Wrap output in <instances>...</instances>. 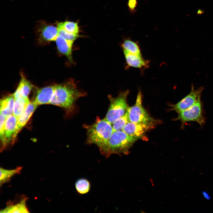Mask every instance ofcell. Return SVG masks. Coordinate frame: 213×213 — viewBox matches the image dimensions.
<instances>
[{"label": "cell", "instance_id": "obj_13", "mask_svg": "<svg viewBox=\"0 0 213 213\" xmlns=\"http://www.w3.org/2000/svg\"><path fill=\"white\" fill-rule=\"evenodd\" d=\"M28 199L23 196L19 202L14 203L9 202L7 206L1 210V213H28V210L27 207L26 202Z\"/></svg>", "mask_w": 213, "mask_h": 213}, {"label": "cell", "instance_id": "obj_6", "mask_svg": "<svg viewBox=\"0 0 213 213\" xmlns=\"http://www.w3.org/2000/svg\"><path fill=\"white\" fill-rule=\"evenodd\" d=\"M178 113L177 119L183 123L189 122H195L201 126H202L205 122L201 100L188 109Z\"/></svg>", "mask_w": 213, "mask_h": 213}, {"label": "cell", "instance_id": "obj_5", "mask_svg": "<svg viewBox=\"0 0 213 213\" xmlns=\"http://www.w3.org/2000/svg\"><path fill=\"white\" fill-rule=\"evenodd\" d=\"M130 122L135 123L154 122L144 108L142 105V95L140 91L137 94L135 103L129 107L127 111Z\"/></svg>", "mask_w": 213, "mask_h": 213}, {"label": "cell", "instance_id": "obj_16", "mask_svg": "<svg viewBox=\"0 0 213 213\" xmlns=\"http://www.w3.org/2000/svg\"><path fill=\"white\" fill-rule=\"evenodd\" d=\"M15 99L13 94L5 97L0 100V114L8 117L13 114Z\"/></svg>", "mask_w": 213, "mask_h": 213}, {"label": "cell", "instance_id": "obj_2", "mask_svg": "<svg viewBox=\"0 0 213 213\" xmlns=\"http://www.w3.org/2000/svg\"><path fill=\"white\" fill-rule=\"evenodd\" d=\"M137 140L122 130L114 131L107 142L99 148V150L106 157L114 154H127Z\"/></svg>", "mask_w": 213, "mask_h": 213}, {"label": "cell", "instance_id": "obj_3", "mask_svg": "<svg viewBox=\"0 0 213 213\" xmlns=\"http://www.w3.org/2000/svg\"><path fill=\"white\" fill-rule=\"evenodd\" d=\"M85 126L87 131V143L95 144L99 148L107 142L114 132L111 123L105 118H97L93 124Z\"/></svg>", "mask_w": 213, "mask_h": 213}, {"label": "cell", "instance_id": "obj_14", "mask_svg": "<svg viewBox=\"0 0 213 213\" xmlns=\"http://www.w3.org/2000/svg\"><path fill=\"white\" fill-rule=\"evenodd\" d=\"M55 41L59 51L66 56L70 62H73L72 48L73 43L59 35Z\"/></svg>", "mask_w": 213, "mask_h": 213}, {"label": "cell", "instance_id": "obj_18", "mask_svg": "<svg viewBox=\"0 0 213 213\" xmlns=\"http://www.w3.org/2000/svg\"><path fill=\"white\" fill-rule=\"evenodd\" d=\"M14 99L13 114L18 118L30 102L28 97H20Z\"/></svg>", "mask_w": 213, "mask_h": 213}, {"label": "cell", "instance_id": "obj_20", "mask_svg": "<svg viewBox=\"0 0 213 213\" xmlns=\"http://www.w3.org/2000/svg\"><path fill=\"white\" fill-rule=\"evenodd\" d=\"M77 192L81 194L87 193L90 190L91 185L87 179L81 178L77 180L75 184Z\"/></svg>", "mask_w": 213, "mask_h": 213}, {"label": "cell", "instance_id": "obj_22", "mask_svg": "<svg viewBox=\"0 0 213 213\" xmlns=\"http://www.w3.org/2000/svg\"><path fill=\"white\" fill-rule=\"evenodd\" d=\"M129 122V120L127 112L112 124L113 131L122 130L125 126Z\"/></svg>", "mask_w": 213, "mask_h": 213}, {"label": "cell", "instance_id": "obj_4", "mask_svg": "<svg viewBox=\"0 0 213 213\" xmlns=\"http://www.w3.org/2000/svg\"><path fill=\"white\" fill-rule=\"evenodd\" d=\"M129 93L128 90L121 92L115 98L108 96L110 104L105 118L111 124L127 112L129 107L126 99Z\"/></svg>", "mask_w": 213, "mask_h": 213}, {"label": "cell", "instance_id": "obj_1", "mask_svg": "<svg viewBox=\"0 0 213 213\" xmlns=\"http://www.w3.org/2000/svg\"><path fill=\"white\" fill-rule=\"evenodd\" d=\"M55 88L50 104L62 107L68 112L74 109L76 100L85 96L86 93L78 89L74 81L55 85Z\"/></svg>", "mask_w": 213, "mask_h": 213}, {"label": "cell", "instance_id": "obj_11", "mask_svg": "<svg viewBox=\"0 0 213 213\" xmlns=\"http://www.w3.org/2000/svg\"><path fill=\"white\" fill-rule=\"evenodd\" d=\"M38 31L40 37L47 41H55L58 36L57 27L52 25L42 23Z\"/></svg>", "mask_w": 213, "mask_h": 213}, {"label": "cell", "instance_id": "obj_8", "mask_svg": "<svg viewBox=\"0 0 213 213\" xmlns=\"http://www.w3.org/2000/svg\"><path fill=\"white\" fill-rule=\"evenodd\" d=\"M154 123V122L135 123L130 122L125 126L122 130L128 135L138 139L152 128Z\"/></svg>", "mask_w": 213, "mask_h": 213}, {"label": "cell", "instance_id": "obj_21", "mask_svg": "<svg viewBox=\"0 0 213 213\" xmlns=\"http://www.w3.org/2000/svg\"><path fill=\"white\" fill-rule=\"evenodd\" d=\"M123 50L130 53L141 54L139 46L136 43L130 39L124 41L122 45Z\"/></svg>", "mask_w": 213, "mask_h": 213}, {"label": "cell", "instance_id": "obj_25", "mask_svg": "<svg viewBox=\"0 0 213 213\" xmlns=\"http://www.w3.org/2000/svg\"><path fill=\"white\" fill-rule=\"evenodd\" d=\"M61 23L63 28L67 31L72 33L78 34L79 28L77 23L68 21Z\"/></svg>", "mask_w": 213, "mask_h": 213}, {"label": "cell", "instance_id": "obj_15", "mask_svg": "<svg viewBox=\"0 0 213 213\" xmlns=\"http://www.w3.org/2000/svg\"><path fill=\"white\" fill-rule=\"evenodd\" d=\"M17 118L13 114L8 117L5 126V135L7 146L12 140L16 131Z\"/></svg>", "mask_w": 213, "mask_h": 213}, {"label": "cell", "instance_id": "obj_23", "mask_svg": "<svg viewBox=\"0 0 213 213\" xmlns=\"http://www.w3.org/2000/svg\"><path fill=\"white\" fill-rule=\"evenodd\" d=\"M7 117L0 114V136L1 141L2 143L1 151L5 149L7 146L6 138L5 135V126L6 120Z\"/></svg>", "mask_w": 213, "mask_h": 213}, {"label": "cell", "instance_id": "obj_19", "mask_svg": "<svg viewBox=\"0 0 213 213\" xmlns=\"http://www.w3.org/2000/svg\"><path fill=\"white\" fill-rule=\"evenodd\" d=\"M22 168L18 167L16 168L11 170L0 168V185L1 186L9 181L15 175L20 172Z\"/></svg>", "mask_w": 213, "mask_h": 213}, {"label": "cell", "instance_id": "obj_10", "mask_svg": "<svg viewBox=\"0 0 213 213\" xmlns=\"http://www.w3.org/2000/svg\"><path fill=\"white\" fill-rule=\"evenodd\" d=\"M55 85H51L37 90L33 101L37 105L50 104L55 90Z\"/></svg>", "mask_w": 213, "mask_h": 213}, {"label": "cell", "instance_id": "obj_7", "mask_svg": "<svg viewBox=\"0 0 213 213\" xmlns=\"http://www.w3.org/2000/svg\"><path fill=\"white\" fill-rule=\"evenodd\" d=\"M203 87L196 89L193 85L191 86L190 93L173 106V109L178 113L188 109L201 100Z\"/></svg>", "mask_w": 213, "mask_h": 213}, {"label": "cell", "instance_id": "obj_17", "mask_svg": "<svg viewBox=\"0 0 213 213\" xmlns=\"http://www.w3.org/2000/svg\"><path fill=\"white\" fill-rule=\"evenodd\" d=\"M33 85L24 77H22L16 91L13 94L14 99L20 97H28Z\"/></svg>", "mask_w": 213, "mask_h": 213}, {"label": "cell", "instance_id": "obj_26", "mask_svg": "<svg viewBox=\"0 0 213 213\" xmlns=\"http://www.w3.org/2000/svg\"><path fill=\"white\" fill-rule=\"evenodd\" d=\"M137 4V0H128V6L130 12L133 13L135 12Z\"/></svg>", "mask_w": 213, "mask_h": 213}, {"label": "cell", "instance_id": "obj_9", "mask_svg": "<svg viewBox=\"0 0 213 213\" xmlns=\"http://www.w3.org/2000/svg\"><path fill=\"white\" fill-rule=\"evenodd\" d=\"M38 106L33 101L30 102L25 111L18 118L13 141L17 134L26 124Z\"/></svg>", "mask_w": 213, "mask_h": 213}, {"label": "cell", "instance_id": "obj_12", "mask_svg": "<svg viewBox=\"0 0 213 213\" xmlns=\"http://www.w3.org/2000/svg\"><path fill=\"white\" fill-rule=\"evenodd\" d=\"M123 51L126 63L128 66L140 69L148 66L149 62L144 59L141 54H132Z\"/></svg>", "mask_w": 213, "mask_h": 213}, {"label": "cell", "instance_id": "obj_24", "mask_svg": "<svg viewBox=\"0 0 213 213\" xmlns=\"http://www.w3.org/2000/svg\"><path fill=\"white\" fill-rule=\"evenodd\" d=\"M58 35L61 36L67 40L72 43L78 38V34L70 33L64 30L62 27L61 23L57 25Z\"/></svg>", "mask_w": 213, "mask_h": 213}]
</instances>
